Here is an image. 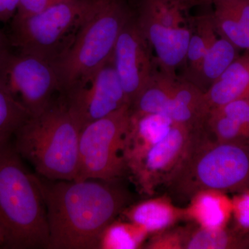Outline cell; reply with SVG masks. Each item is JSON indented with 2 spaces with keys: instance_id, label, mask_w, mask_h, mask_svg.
I'll list each match as a JSON object with an SVG mask.
<instances>
[{
  "instance_id": "32",
  "label": "cell",
  "mask_w": 249,
  "mask_h": 249,
  "mask_svg": "<svg viewBox=\"0 0 249 249\" xmlns=\"http://www.w3.org/2000/svg\"><path fill=\"white\" fill-rule=\"evenodd\" d=\"M12 49L9 37L0 27V55Z\"/></svg>"
},
{
  "instance_id": "19",
  "label": "cell",
  "mask_w": 249,
  "mask_h": 249,
  "mask_svg": "<svg viewBox=\"0 0 249 249\" xmlns=\"http://www.w3.org/2000/svg\"><path fill=\"white\" fill-rule=\"evenodd\" d=\"M212 6L206 14L196 18V31L192 30L191 38L187 50L186 73L181 78L194 84L199 74L205 55L210 43L215 38L216 32L211 14Z\"/></svg>"
},
{
  "instance_id": "30",
  "label": "cell",
  "mask_w": 249,
  "mask_h": 249,
  "mask_svg": "<svg viewBox=\"0 0 249 249\" xmlns=\"http://www.w3.org/2000/svg\"><path fill=\"white\" fill-rule=\"evenodd\" d=\"M58 1L60 0H20L15 16L26 17L37 14Z\"/></svg>"
},
{
  "instance_id": "6",
  "label": "cell",
  "mask_w": 249,
  "mask_h": 249,
  "mask_svg": "<svg viewBox=\"0 0 249 249\" xmlns=\"http://www.w3.org/2000/svg\"><path fill=\"white\" fill-rule=\"evenodd\" d=\"M92 0H60L37 14L15 17L8 34L12 49L54 65L70 49Z\"/></svg>"
},
{
  "instance_id": "9",
  "label": "cell",
  "mask_w": 249,
  "mask_h": 249,
  "mask_svg": "<svg viewBox=\"0 0 249 249\" xmlns=\"http://www.w3.org/2000/svg\"><path fill=\"white\" fill-rule=\"evenodd\" d=\"M193 131L174 124L168 134L143 155L126 164L127 173L141 193L153 196L181 163Z\"/></svg>"
},
{
  "instance_id": "12",
  "label": "cell",
  "mask_w": 249,
  "mask_h": 249,
  "mask_svg": "<svg viewBox=\"0 0 249 249\" xmlns=\"http://www.w3.org/2000/svg\"><path fill=\"white\" fill-rule=\"evenodd\" d=\"M137 17L139 27L156 53L159 68L176 74L185 63L192 29L187 26L168 28L155 22Z\"/></svg>"
},
{
  "instance_id": "27",
  "label": "cell",
  "mask_w": 249,
  "mask_h": 249,
  "mask_svg": "<svg viewBox=\"0 0 249 249\" xmlns=\"http://www.w3.org/2000/svg\"><path fill=\"white\" fill-rule=\"evenodd\" d=\"M186 227L170 228L155 234L143 246L147 249H183Z\"/></svg>"
},
{
  "instance_id": "16",
  "label": "cell",
  "mask_w": 249,
  "mask_h": 249,
  "mask_svg": "<svg viewBox=\"0 0 249 249\" xmlns=\"http://www.w3.org/2000/svg\"><path fill=\"white\" fill-rule=\"evenodd\" d=\"M211 110L249 98V52L232 62L204 92Z\"/></svg>"
},
{
  "instance_id": "25",
  "label": "cell",
  "mask_w": 249,
  "mask_h": 249,
  "mask_svg": "<svg viewBox=\"0 0 249 249\" xmlns=\"http://www.w3.org/2000/svg\"><path fill=\"white\" fill-rule=\"evenodd\" d=\"M206 128L219 142L249 145V127L235 119L211 111Z\"/></svg>"
},
{
  "instance_id": "33",
  "label": "cell",
  "mask_w": 249,
  "mask_h": 249,
  "mask_svg": "<svg viewBox=\"0 0 249 249\" xmlns=\"http://www.w3.org/2000/svg\"><path fill=\"white\" fill-rule=\"evenodd\" d=\"M245 249H249V232L243 235Z\"/></svg>"
},
{
  "instance_id": "10",
  "label": "cell",
  "mask_w": 249,
  "mask_h": 249,
  "mask_svg": "<svg viewBox=\"0 0 249 249\" xmlns=\"http://www.w3.org/2000/svg\"><path fill=\"white\" fill-rule=\"evenodd\" d=\"M65 97L70 114L81 129L129 105L111 58L89 80Z\"/></svg>"
},
{
  "instance_id": "5",
  "label": "cell",
  "mask_w": 249,
  "mask_h": 249,
  "mask_svg": "<svg viewBox=\"0 0 249 249\" xmlns=\"http://www.w3.org/2000/svg\"><path fill=\"white\" fill-rule=\"evenodd\" d=\"M134 12L131 0H92L71 47L53 65L60 93L67 96L111 60L119 34Z\"/></svg>"
},
{
  "instance_id": "13",
  "label": "cell",
  "mask_w": 249,
  "mask_h": 249,
  "mask_svg": "<svg viewBox=\"0 0 249 249\" xmlns=\"http://www.w3.org/2000/svg\"><path fill=\"white\" fill-rule=\"evenodd\" d=\"M211 111L204 91L191 82L178 77L173 96L161 114L169 118L174 124L193 131L206 126Z\"/></svg>"
},
{
  "instance_id": "34",
  "label": "cell",
  "mask_w": 249,
  "mask_h": 249,
  "mask_svg": "<svg viewBox=\"0 0 249 249\" xmlns=\"http://www.w3.org/2000/svg\"><path fill=\"white\" fill-rule=\"evenodd\" d=\"M4 232H3L2 229H1V226H0V248H3V246H4Z\"/></svg>"
},
{
  "instance_id": "11",
  "label": "cell",
  "mask_w": 249,
  "mask_h": 249,
  "mask_svg": "<svg viewBox=\"0 0 249 249\" xmlns=\"http://www.w3.org/2000/svg\"><path fill=\"white\" fill-rule=\"evenodd\" d=\"M152 50L139 27L135 9L121 31L111 56L130 106L157 69Z\"/></svg>"
},
{
  "instance_id": "28",
  "label": "cell",
  "mask_w": 249,
  "mask_h": 249,
  "mask_svg": "<svg viewBox=\"0 0 249 249\" xmlns=\"http://www.w3.org/2000/svg\"><path fill=\"white\" fill-rule=\"evenodd\" d=\"M211 111L235 119L249 127V98L232 101Z\"/></svg>"
},
{
  "instance_id": "15",
  "label": "cell",
  "mask_w": 249,
  "mask_h": 249,
  "mask_svg": "<svg viewBox=\"0 0 249 249\" xmlns=\"http://www.w3.org/2000/svg\"><path fill=\"white\" fill-rule=\"evenodd\" d=\"M173 124V121L163 114L132 113L124 141L125 165L139 158L164 138Z\"/></svg>"
},
{
  "instance_id": "14",
  "label": "cell",
  "mask_w": 249,
  "mask_h": 249,
  "mask_svg": "<svg viewBox=\"0 0 249 249\" xmlns=\"http://www.w3.org/2000/svg\"><path fill=\"white\" fill-rule=\"evenodd\" d=\"M121 214L149 235L163 231L179 221L186 219L185 208L176 206L168 196L139 201L127 206Z\"/></svg>"
},
{
  "instance_id": "23",
  "label": "cell",
  "mask_w": 249,
  "mask_h": 249,
  "mask_svg": "<svg viewBox=\"0 0 249 249\" xmlns=\"http://www.w3.org/2000/svg\"><path fill=\"white\" fill-rule=\"evenodd\" d=\"M31 115L0 81V148L11 139Z\"/></svg>"
},
{
  "instance_id": "3",
  "label": "cell",
  "mask_w": 249,
  "mask_h": 249,
  "mask_svg": "<svg viewBox=\"0 0 249 249\" xmlns=\"http://www.w3.org/2000/svg\"><path fill=\"white\" fill-rule=\"evenodd\" d=\"M0 226L2 249H48L47 209L37 177L11 142L0 148Z\"/></svg>"
},
{
  "instance_id": "17",
  "label": "cell",
  "mask_w": 249,
  "mask_h": 249,
  "mask_svg": "<svg viewBox=\"0 0 249 249\" xmlns=\"http://www.w3.org/2000/svg\"><path fill=\"white\" fill-rule=\"evenodd\" d=\"M185 211L186 219L199 227L223 229L231 221V198L222 192H199L189 201Z\"/></svg>"
},
{
  "instance_id": "20",
  "label": "cell",
  "mask_w": 249,
  "mask_h": 249,
  "mask_svg": "<svg viewBox=\"0 0 249 249\" xmlns=\"http://www.w3.org/2000/svg\"><path fill=\"white\" fill-rule=\"evenodd\" d=\"M239 50L240 49L227 39L217 36L210 43L194 84L205 92L238 58Z\"/></svg>"
},
{
  "instance_id": "1",
  "label": "cell",
  "mask_w": 249,
  "mask_h": 249,
  "mask_svg": "<svg viewBox=\"0 0 249 249\" xmlns=\"http://www.w3.org/2000/svg\"><path fill=\"white\" fill-rule=\"evenodd\" d=\"M36 177L47 209L48 249H98L103 231L129 201L116 181Z\"/></svg>"
},
{
  "instance_id": "8",
  "label": "cell",
  "mask_w": 249,
  "mask_h": 249,
  "mask_svg": "<svg viewBox=\"0 0 249 249\" xmlns=\"http://www.w3.org/2000/svg\"><path fill=\"white\" fill-rule=\"evenodd\" d=\"M0 81L31 117L40 115L53 103L60 86L50 62L13 49L0 55Z\"/></svg>"
},
{
  "instance_id": "22",
  "label": "cell",
  "mask_w": 249,
  "mask_h": 249,
  "mask_svg": "<svg viewBox=\"0 0 249 249\" xmlns=\"http://www.w3.org/2000/svg\"><path fill=\"white\" fill-rule=\"evenodd\" d=\"M149 234L127 220L111 222L102 232L98 249H137L145 245Z\"/></svg>"
},
{
  "instance_id": "31",
  "label": "cell",
  "mask_w": 249,
  "mask_h": 249,
  "mask_svg": "<svg viewBox=\"0 0 249 249\" xmlns=\"http://www.w3.org/2000/svg\"><path fill=\"white\" fill-rule=\"evenodd\" d=\"M20 0H0V22L7 23L17 13Z\"/></svg>"
},
{
  "instance_id": "7",
  "label": "cell",
  "mask_w": 249,
  "mask_h": 249,
  "mask_svg": "<svg viewBox=\"0 0 249 249\" xmlns=\"http://www.w3.org/2000/svg\"><path fill=\"white\" fill-rule=\"evenodd\" d=\"M131 114L125 105L82 128L76 180L116 181L127 173L124 147Z\"/></svg>"
},
{
  "instance_id": "18",
  "label": "cell",
  "mask_w": 249,
  "mask_h": 249,
  "mask_svg": "<svg viewBox=\"0 0 249 249\" xmlns=\"http://www.w3.org/2000/svg\"><path fill=\"white\" fill-rule=\"evenodd\" d=\"M177 74L156 69L147 84L131 105L133 114H161L173 96Z\"/></svg>"
},
{
  "instance_id": "21",
  "label": "cell",
  "mask_w": 249,
  "mask_h": 249,
  "mask_svg": "<svg viewBox=\"0 0 249 249\" xmlns=\"http://www.w3.org/2000/svg\"><path fill=\"white\" fill-rule=\"evenodd\" d=\"M243 235L231 227L211 229L187 226L183 249H245Z\"/></svg>"
},
{
  "instance_id": "2",
  "label": "cell",
  "mask_w": 249,
  "mask_h": 249,
  "mask_svg": "<svg viewBox=\"0 0 249 249\" xmlns=\"http://www.w3.org/2000/svg\"><path fill=\"white\" fill-rule=\"evenodd\" d=\"M165 186L172 200L188 203L196 193L249 188V145L216 140L206 127L192 132L181 163Z\"/></svg>"
},
{
  "instance_id": "24",
  "label": "cell",
  "mask_w": 249,
  "mask_h": 249,
  "mask_svg": "<svg viewBox=\"0 0 249 249\" xmlns=\"http://www.w3.org/2000/svg\"><path fill=\"white\" fill-rule=\"evenodd\" d=\"M211 1L212 19L218 36L227 39L239 49L249 52V36L238 19L219 1Z\"/></svg>"
},
{
  "instance_id": "29",
  "label": "cell",
  "mask_w": 249,
  "mask_h": 249,
  "mask_svg": "<svg viewBox=\"0 0 249 249\" xmlns=\"http://www.w3.org/2000/svg\"><path fill=\"white\" fill-rule=\"evenodd\" d=\"M232 13L249 36V0H215Z\"/></svg>"
},
{
  "instance_id": "26",
  "label": "cell",
  "mask_w": 249,
  "mask_h": 249,
  "mask_svg": "<svg viewBox=\"0 0 249 249\" xmlns=\"http://www.w3.org/2000/svg\"><path fill=\"white\" fill-rule=\"evenodd\" d=\"M232 229L241 235L249 232V188L235 193L231 198Z\"/></svg>"
},
{
  "instance_id": "4",
  "label": "cell",
  "mask_w": 249,
  "mask_h": 249,
  "mask_svg": "<svg viewBox=\"0 0 249 249\" xmlns=\"http://www.w3.org/2000/svg\"><path fill=\"white\" fill-rule=\"evenodd\" d=\"M80 130L66 101L53 102L21 126L13 145L41 178L72 181L78 174Z\"/></svg>"
}]
</instances>
